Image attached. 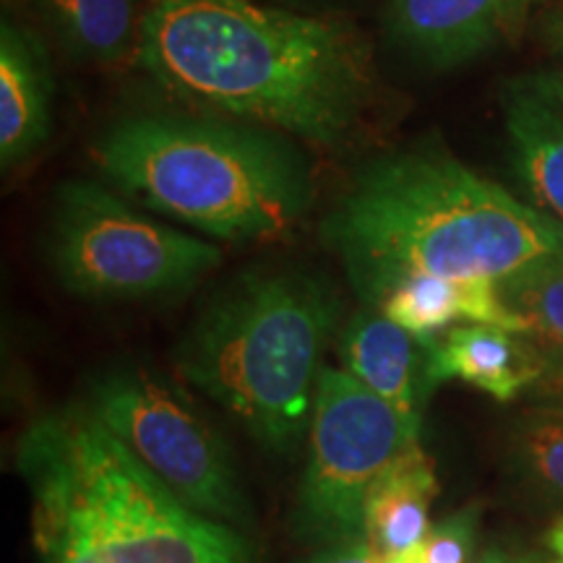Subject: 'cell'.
Masks as SVG:
<instances>
[{"mask_svg":"<svg viewBox=\"0 0 563 563\" xmlns=\"http://www.w3.org/2000/svg\"><path fill=\"white\" fill-rule=\"evenodd\" d=\"M123 196L228 243L285 238L313 207V175L274 133L180 115H133L97 141Z\"/></svg>","mask_w":563,"mask_h":563,"instance_id":"4","label":"cell"},{"mask_svg":"<svg viewBox=\"0 0 563 563\" xmlns=\"http://www.w3.org/2000/svg\"><path fill=\"white\" fill-rule=\"evenodd\" d=\"M525 16L519 0H389L386 30L418 60L452 68L511 37Z\"/></svg>","mask_w":563,"mask_h":563,"instance_id":"10","label":"cell"},{"mask_svg":"<svg viewBox=\"0 0 563 563\" xmlns=\"http://www.w3.org/2000/svg\"><path fill=\"white\" fill-rule=\"evenodd\" d=\"M439 481L420 443L407 449L373 488L365 506V540L386 559L412 553L431 532Z\"/></svg>","mask_w":563,"mask_h":563,"instance_id":"15","label":"cell"},{"mask_svg":"<svg viewBox=\"0 0 563 563\" xmlns=\"http://www.w3.org/2000/svg\"><path fill=\"white\" fill-rule=\"evenodd\" d=\"M133 55L175 95L321 146L355 131L373 89L347 26L253 0H150Z\"/></svg>","mask_w":563,"mask_h":563,"instance_id":"1","label":"cell"},{"mask_svg":"<svg viewBox=\"0 0 563 563\" xmlns=\"http://www.w3.org/2000/svg\"><path fill=\"white\" fill-rule=\"evenodd\" d=\"M34 9L76 58L115 66L136 53L141 0H34Z\"/></svg>","mask_w":563,"mask_h":563,"instance_id":"16","label":"cell"},{"mask_svg":"<svg viewBox=\"0 0 563 563\" xmlns=\"http://www.w3.org/2000/svg\"><path fill=\"white\" fill-rule=\"evenodd\" d=\"M511 170L530 203L563 222V76L509 79L501 95Z\"/></svg>","mask_w":563,"mask_h":563,"instance_id":"9","label":"cell"},{"mask_svg":"<svg viewBox=\"0 0 563 563\" xmlns=\"http://www.w3.org/2000/svg\"><path fill=\"white\" fill-rule=\"evenodd\" d=\"M342 368L422 431V407L431 399L428 344L415 340L378 308L363 306L340 332Z\"/></svg>","mask_w":563,"mask_h":563,"instance_id":"11","label":"cell"},{"mask_svg":"<svg viewBox=\"0 0 563 563\" xmlns=\"http://www.w3.org/2000/svg\"><path fill=\"white\" fill-rule=\"evenodd\" d=\"M545 548L555 563H563V517L545 532Z\"/></svg>","mask_w":563,"mask_h":563,"instance_id":"22","label":"cell"},{"mask_svg":"<svg viewBox=\"0 0 563 563\" xmlns=\"http://www.w3.org/2000/svg\"><path fill=\"white\" fill-rule=\"evenodd\" d=\"M53 125V74L45 47L24 26H0V159L19 165L45 144Z\"/></svg>","mask_w":563,"mask_h":563,"instance_id":"13","label":"cell"},{"mask_svg":"<svg viewBox=\"0 0 563 563\" xmlns=\"http://www.w3.org/2000/svg\"><path fill=\"white\" fill-rule=\"evenodd\" d=\"M551 371V357L530 336L488 323H462L428 344V382H464L511 402L519 391Z\"/></svg>","mask_w":563,"mask_h":563,"instance_id":"12","label":"cell"},{"mask_svg":"<svg viewBox=\"0 0 563 563\" xmlns=\"http://www.w3.org/2000/svg\"><path fill=\"white\" fill-rule=\"evenodd\" d=\"M555 389H559V397H555V402L563 405V363L559 365V373H555Z\"/></svg>","mask_w":563,"mask_h":563,"instance_id":"23","label":"cell"},{"mask_svg":"<svg viewBox=\"0 0 563 563\" xmlns=\"http://www.w3.org/2000/svg\"><path fill=\"white\" fill-rule=\"evenodd\" d=\"M16 467L42 563H253L238 527L183 504L87 405L34 420Z\"/></svg>","mask_w":563,"mask_h":563,"instance_id":"3","label":"cell"},{"mask_svg":"<svg viewBox=\"0 0 563 563\" xmlns=\"http://www.w3.org/2000/svg\"><path fill=\"white\" fill-rule=\"evenodd\" d=\"M420 431L352 373L323 365L308 426V460L292 530L313 545L365 540V506L376 483Z\"/></svg>","mask_w":563,"mask_h":563,"instance_id":"7","label":"cell"},{"mask_svg":"<svg viewBox=\"0 0 563 563\" xmlns=\"http://www.w3.org/2000/svg\"><path fill=\"white\" fill-rule=\"evenodd\" d=\"M378 311L407 329L415 340L431 344L462 323H488L525 334V323L498 295L493 279H449L415 274L386 295ZM527 336V334H525Z\"/></svg>","mask_w":563,"mask_h":563,"instance_id":"14","label":"cell"},{"mask_svg":"<svg viewBox=\"0 0 563 563\" xmlns=\"http://www.w3.org/2000/svg\"><path fill=\"white\" fill-rule=\"evenodd\" d=\"M511 464L527 488L563 504V405L527 410L511 431Z\"/></svg>","mask_w":563,"mask_h":563,"instance_id":"18","label":"cell"},{"mask_svg":"<svg viewBox=\"0 0 563 563\" xmlns=\"http://www.w3.org/2000/svg\"><path fill=\"white\" fill-rule=\"evenodd\" d=\"M302 563H422L420 548L412 553L397 555V559H386L373 548L368 540H350V543L323 545L313 555H308Z\"/></svg>","mask_w":563,"mask_h":563,"instance_id":"20","label":"cell"},{"mask_svg":"<svg viewBox=\"0 0 563 563\" xmlns=\"http://www.w3.org/2000/svg\"><path fill=\"white\" fill-rule=\"evenodd\" d=\"M47 258L76 298L150 300L183 292L222 264V251L167 228L91 180H66L55 194Z\"/></svg>","mask_w":563,"mask_h":563,"instance_id":"6","label":"cell"},{"mask_svg":"<svg viewBox=\"0 0 563 563\" xmlns=\"http://www.w3.org/2000/svg\"><path fill=\"white\" fill-rule=\"evenodd\" d=\"M321 235L371 308L415 274L501 282L563 253L561 220L428 144L363 165Z\"/></svg>","mask_w":563,"mask_h":563,"instance_id":"2","label":"cell"},{"mask_svg":"<svg viewBox=\"0 0 563 563\" xmlns=\"http://www.w3.org/2000/svg\"><path fill=\"white\" fill-rule=\"evenodd\" d=\"M481 506H464L435 522L420 545L422 563H475Z\"/></svg>","mask_w":563,"mask_h":563,"instance_id":"19","label":"cell"},{"mask_svg":"<svg viewBox=\"0 0 563 563\" xmlns=\"http://www.w3.org/2000/svg\"><path fill=\"white\" fill-rule=\"evenodd\" d=\"M84 405L183 504L224 525H251L228 443L173 384L115 368L91 382Z\"/></svg>","mask_w":563,"mask_h":563,"instance_id":"8","label":"cell"},{"mask_svg":"<svg viewBox=\"0 0 563 563\" xmlns=\"http://www.w3.org/2000/svg\"><path fill=\"white\" fill-rule=\"evenodd\" d=\"M498 295L525 323V334L563 363V253L527 264L511 277L496 282Z\"/></svg>","mask_w":563,"mask_h":563,"instance_id":"17","label":"cell"},{"mask_svg":"<svg viewBox=\"0 0 563 563\" xmlns=\"http://www.w3.org/2000/svg\"><path fill=\"white\" fill-rule=\"evenodd\" d=\"M559 40H561V47H563V26H561V34H559Z\"/></svg>","mask_w":563,"mask_h":563,"instance_id":"24","label":"cell"},{"mask_svg":"<svg viewBox=\"0 0 563 563\" xmlns=\"http://www.w3.org/2000/svg\"><path fill=\"white\" fill-rule=\"evenodd\" d=\"M475 563H555L545 555L527 551V548H511V545H490L477 555Z\"/></svg>","mask_w":563,"mask_h":563,"instance_id":"21","label":"cell"},{"mask_svg":"<svg viewBox=\"0 0 563 563\" xmlns=\"http://www.w3.org/2000/svg\"><path fill=\"white\" fill-rule=\"evenodd\" d=\"M340 298L306 272H249L203 308L178 344L180 376L272 452L311 426Z\"/></svg>","mask_w":563,"mask_h":563,"instance_id":"5","label":"cell"}]
</instances>
